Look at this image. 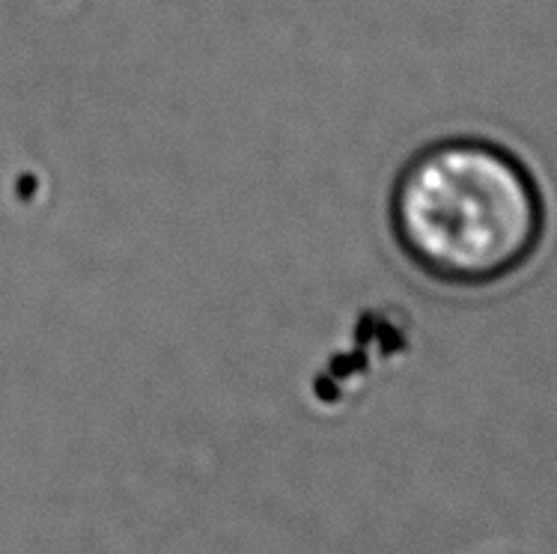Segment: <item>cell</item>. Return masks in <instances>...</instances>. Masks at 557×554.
<instances>
[{
	"label": "cell",
	"mask_w": 557,
	"mask_h": 554,
	"mask_svg": "<svg viewBox=\"0 0 557 554\" xmlns=\"http://www.w3.org/2000/svg\"><path fill=\"white\" fill-rule=\"evenodd\" d=\"M385 226L399 260L435 290L483 293L543 248V185L510 147L447 135L414 149L387 185Z\"/></svg>",
	"instance_id": "6da1fadb"
}]
</instances>
